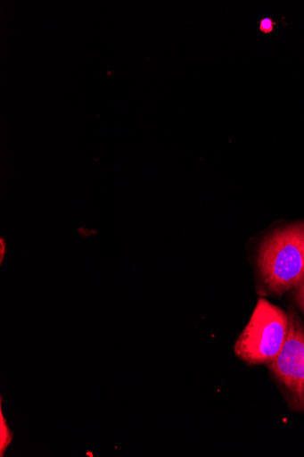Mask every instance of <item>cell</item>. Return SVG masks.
I'll return each mask as SVG.
<instances>
[{"instance_id": "cell-1", "label": "cell", "mask_w": 304, "mask_h": 457, "mask_svg": "<svg viewBox=\"0 0 304 457\" xmlns=\"http://www.w3.org/2000/svg\"><path fill=\"white\" fill-rule=\"evenodd\" d=\"M257 292L282 297L304 279V221L277 227L259 243L255 256Z\"/></svg>"}, {"instance_id": "cell-2", "label": "cell", "mask_w": 304, "mask_h": 457, "mask_svg": "<svg viewBox=\"0 0 304 457\" xmlns=\"http://www.w3.org/2000/svg\"><path fill=\"white\" fill-rule=\"evenodd\" d=\"M289 329L288 312L260 298L234 344V353L248 365L267 366L282 350Z\"/></svg>"}, {"instance_id": "cell-3", "label": "cell", "mask_w": 304, "mask_h": 457, "mask_svg": "<svg viewBox=\"0 0 304 457\" xmlns=\"http://www.w3.org/2000/svg\"><path fill=\"white\" fill-rule=\"evenodd\" d=\"M288 315L287 339L267 368L289 409L304 414V324L294 308L289 309Z\"/></svg>"}, {"instance_id": "cell-4", "label": "cell", "mask_w": 304, "mask_h": 457, "mask_svg": "<svg viewBox=\"0 0 304 457\" xmlns=\"http://www.w3.org/2000/svg\"><path fill=\"white\" fill-rule=\"evenodd\" d=\"M12 438L13 435L8 428L7 421L4 419L3 412V408H0V456H4V453L11 445Z\"/></svg>"}, {"instance_id": "cell-5", "label": "cell", "mask_w": 304, "mask_h": 457, "mask_svg": "<svg viewBox=\"0 0 304 457\" xmlns=\"http://www.w3.org/2000/svg\"><path fill=\"white\" fill-rule=\"evenodd\" d=\"M291 295L295 305L304 316V279L292 290Z\"/></svg>"}, {"instance_id": "cell-6", "label": "cell", "mask_w": 304, "mask_h": 457, "mask_svg": "<svg viewBox=\"0 0 304 457\" xmlns=\"http://www.w3.org/2000/svg\"><path fill=\"white\" fill-rule=\"evenodd\" d=\"M275 29V22L271 18H266L259 22V30L264 33H271Z\"/></svg>"}, {"instance_id": "cell-7", "label": "cell", "mask_w": 304, "mask_h": 457, "mask_svg": "<svg viewBox=\"0 0 304 457\" xmlns=\"http://www.w3.org/2000/svg\"><path fill=\"white\" fill-rule=\"evenodd\" d=\"M0 242H2V244H0V262L3 263L5 254L7 253V245L4 243V238L0 239Z\"/></svg>"}]
</instances>
